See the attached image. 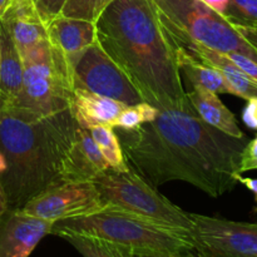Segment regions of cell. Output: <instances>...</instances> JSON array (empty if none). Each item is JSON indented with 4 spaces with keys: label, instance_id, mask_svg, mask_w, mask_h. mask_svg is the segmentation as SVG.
Returning a JSON list of instances; mask_svg holds the SVG:
<instances>
[{
    "label": "cell",
    "instance_id": "cell-1",
    "mask_svg": "<svg viewBox=\"0 0 257 257\" xmlns=\"http://www.w3.org/2000/svg\"><path fill=\"white\" fill-rule=\"evenodd\" d=\"M128 165L153 187L183 181L218 198L236 186L247 140L211 127L190 102L161 109L153 122L135 131L118 130Z\"/></svg>",
    "mask_w": 257,
    "mask_h": 257
},
{
    "label": "cell",
    "instance_id": "cell-25",
    "mask_svg": "<svg viewBox=\"0 0 257 257\" xmlns=\"http://www.w3.org/2000/svg\"><path fill=\"white\" fill-rule=\"evenodd\" d=\"M65 2L67 0H34L40 17L47 24L60 14V10Z\"/></svg>",
    "mask_w": 257,
    "mask_h": 257
},
{
    "label": "cell",
    "instance_id": "cell-5",
    "mask_svg": "<svg viewBox=\"0 0 257 257\" xmlns=\"http://www.w3.org/2000/svg\"><path fill=\"white\" fill-rule=\"evenodd\" d=\"M158 17L175 43L192 40L223 54L237 53L257 62V50L223 15L201 0H155Z\"/></svg>",
    "mask_w": 257,
    "mask_h": 257
},
{
    "label": "cell",
    "instance_id": "cell-15",
    "mask_svg": "<svg viewBox=\"0 0 257 257\" xmlns=\"http://www.w3.org/2000/svg\"><path fill=\"white\" fill-rule=\"evenodd\" d=\"M177 45L185 48L188 53L197 59L207 63L211 67L216 68L218 72L225 78L226 83L231 88L233 95L250 99V98H257V82L251 79L245 74L236 64H233L228 57L223 53L216 52L210 49L200 43L192 42V40H185V42L176 43Z\"/></svg>",
    "mask_w": 257,
    "mask_h": 257
},
{
    "label": "cell",
    "instance_id": "cell-10",
    "mask_svg": "<svg viewBox=\"0 0 257 257\" xmlns=\"http://www.w3.org/2000/svg\"><path fill=\"white\" fill-rule=\"evenodd\" d=\"M193 240L203 257H257V223L190 213Z\"/></svg>",
    "mask_w": 257,
    "mask_h": 257
},
{
    "label": "cell",
    "instance_id": "cell-2",
    "mask_svg": "<svg viewBox=\"0 0 257 257\" xmlns=\"http://www.w3.org/2000/svg\"><path fill=\"white\" fill-rule=\"evenodd\" d=\"M97 40L158 109L188 103L176 44L158 17L155 0H114L95 22Z\"/></svg>",
    "mask_w": 257,
    "mask_h": 257
},
{
    "label": "cell",
    "instance_id": "cell-30",
    "mask_svg": "<svg viewBox=\"0 0 257 257\" xmlns=\"http://www.w3.org/2000/svg\"><path fill=\"white\" fill-rule=\"evenodd\" d=\"M235 27L242 34V37L257 50V28L237 27V25H235Z\"/></svg>",
    "mask_w": 257,
    "mask_h": 257
},
{
    "label": "cell",
    "instance_id": "cell-4",
    "mask_svg": "<svg viewBox=\"0 0 257 257\" xmlns=\"http://www.w3.org/2000/svg\"><path fill=\"white\" fill-rule=\"evenodd\" d=\"M79 233L112 241L133 251L176 253L197 250L191 235L156 225L123 211L105 207L89 216L59 221L50 235Z\"/></svg>",
    "mask_w": 257,
    "mask_h": 257
},
{
    "label": "cell",
    "instance_id": "cell-24",
    "mask_svg": "<svg viewBox=\"0 0 257 257\" xmlns=\"http://www.w3.org/2000/svg\"><path fill=\"white\" fill-rule=\"evenodd\" d=\"M257 170V136L246 143L240 161V175L248 171Z\"/></svg>",
    "mask_w": 257,
    "mask_h": 257
},
{
    "label": "cell",
    "instance_id": "cell-18",
    "mask_svg": "<svg viewBox=\"0 0 257 257\" xmlns=\"http://www.w3.org/2000/svg\"><path fill=\"white\" fill-rule=\"evenodd\" d=\"M176 59H177L181 77L183 75L192 85V88H203L216 94H232L225 78L216 68L195 58L185 48L177 44H176Z\"/></svg>",
    "mask_w": 257,
    "mask_h": 257
},
{
    "label": "cell",
    "instance_id": "cell-12",
    "mask_svg": "<svg viewBox=\"0 0 257 257\" xmlns=\"http://www.w3.org/2000/svg\"><path fill=\"white\" fill-rule=\"evenodd\" d=\"M109 168L89 130L77 128L75 138L62 161L59 181L93 182Z\"/></svg>",
    "mask_w": 257,
    "mask_h": 257
},
{
    "label": "cell",
    "instance_id": "cell-17",
    "mask_svg": "<svg viewBox=\"0 0 257 257\" xmlns=\"http://www.w3.org/2000/svg\"><path fill=\"white\" fill-rule=\"evenodd\" d=\"M22 55L9 29L0 22V103L12 104L17 99L23 83Z\"/></svg>",
    "mask_w": 257,
    "mask_h": 257
},
{
    "label": "cell",
    "instance_id": "cell-27",
    "mask_svg": "<svg viewBox=\"0 0 257 257\" xmlns=\"http://www.w3.org/2000/svg\"><path fill=\"white\" fill-rule=\"evenodd\" d=\"M242 120L250 130L257 131V98H250L242 110Z\"/></svg>",
    "mask_w": 257,
    "mask_h": 257
},
{
    "label": "cell",
    "instance_id": "cell-33",
    "mask_svg": "<svg viewBox=\"0 0 257 257\" xmlns=\"http://www.w3.org/2000/svg\"><path fill=\"white\" fill-rule=\"evenodd\" d=\"M8 210H9V208H8V202H7V198H5L4 191H3V187H2V185H0V216H2L3 213H5V212H7Z\"/></svg>",
    "mask_w": 257,
    "mask_h": 257
},
{
    "label": "cell",
    "instance_id": "cell-22",
    "mask_svg": "<svg viewBox=\"0 0 257 257\" xmlns=\"http://www.w3.org/2000/svg\"><path fill=\"white\" fill-rule=\"evenodd\" d=\"M223 17L237 27L257 28V0H230Z\"/></svg>",
    "mask_w": 257,
    "mask_h": 257
},
{
    "label": "cell",
    "instance_id": "cell-16",
    "mask_svg": "<svg viewBox=\"0 0 257 257\" xmlns=\"http://www.w3.org/2000/svg\"><path fill=\"white\" fill-rule=\"evenodd\" d=\"M187 99L198 117L211 127L236 138L246 137L238 127L235 114L226 107L218 94L203 88H192L186 92Z\"/></svg>",
    "mask_w": 257,
    "mask_h": 257
},
{
    "label": "cell",
    "instance_id": "cell-28",
    "mask_svg": "<svg viewBox=\"0 0 257 257\" xmlns=\"http://www.w3.org/2000/svg\"><path fill=\"white\" fill-rule=\"evenodd\" d=\"M136 107H137L138 112H140L142 123L153 122V120L157 118L158 112H160V109H158V108H156L155 105L150 104V103H147V102L138 103Z\"/></svg>",
    "mask_w": 257,
    "mask_h": 257
},
{
    "label": "cell",
    "instance_id": "cell-13",
    "mask_svg": "<svg viewBox=\"0 0 257 257\" xmlns=\"http://www.w3.org/2000/svg\"><path fill=\"white\" fill-rule=\"evenodd\" d=\"M49 40L67 62L73 74L75 64L97 40L95 23L57 15L48 23Z\"/></svg>",
    "mask_w": 257,
    "mask_h": 257
},
{
    "label": "cell",
    "instance_id": "cell-9",
    "mask_svg": "<svg viewBox=\"0 0 257 257\" xmlns=\"http://www.w3.org/2000/svg\"><path fill=\"white\" fill-rule=\"evenodd\" d=\"M107 207L93 182H59L28 201L20 211L55 223L89 216Z\"/></svg>",
    "mask_w": 257,
    "mask_h": 257
},
{
    "label": "cell",
    "instance_id": "cell-8",
    "mask_svg": "<svg viewBox=\"0 0 257 257\" xmlns=\"http://www.w3.org/2000/svg\"><path fill=\"white\" fill-rule=\"evenodd\" d=\"M73 89L103 95L124 105L145 102L137 87L95 40L75 64L72 74Z\"/></svg>",
    "mask_w": 257,
    "mask_h": 257
},
{
    "label": "cell",
    "instance_id": "cell-31",
    "mask_svg": "<svg viewBox=\"0 0 257 257\" xmlns=\"http://www.w3.org/2000/svg\"><path fill=\"white\" fill-rule=\"evenodd\" d=\"M201 2L205 3L208 8H211L221 15H225L228 4H230V0H201Z\"/></svg>",
    "mask_w": 257,
    "mask_h": 257
},
{
    "label": "cell",
    "instance_id": "cell-34",
    "mask_svg": "<svg viewBox=\"0 0 257 257\" xmlns=\"http://www.w3.org/2000/svg\"><path fill=\"white\" fill-rule=\"evenodd\" d=\"M10 4H12V0H0V19L5 14V12L10 7Z\"/></svg>",
    "mask_w": 257,
    "mask_h": 257
},
{
    "label": "cell",
    "instance_id": "cell-3",
    "mask_svg": "<svg viewBox=\"0 0 257 257\" xmlns=\"http://www.w3.org/2000/svg\"><path fill=\"white\" fill-rule=\"evenodd\" d=\"M77 128L70 108L34 115L0 103V185L9 210H20L59 182L62 161Z\"/></svg>",
    "mask_w": 257,
    "mask_h": 257
},
{
    "label": "cell",
    "instance_id": "cell-19",
    "mask_svg": "<svg viewBox=\"0 0 257 257\" xmlns=\"http://www.w3.org/2000/svg\"><path fill=\"white\" fill-rule=\"evenodd\" d=\"M69 242L83 257H135V251L127 246L79 233L60 236Z\"/></svg>",
    "mask_w": 257,
    "mask_h": 257
},
{
    "label": "cell",
    "instance_id": "cell-20",
    "mask_svg": "<svg viewBox=\"0 0 257 257\" xmlns=\"http://www.w3.org/2000/svg\"><path fill=\"white\" fill-rule=\"evenodd\" d=\"M89 132L103 157L109 165L110 170L118 172H125L130 170L131 166L125 160L122 145L117 133L114 132V128L108 125H95L90 128Z\"/></svg>",
    "mask_w": 257,
    "mask_h": 257
},
{
    "label": "cell",
    "instance_id": "cell-7",
    "mask_svg": "<svg viewBox=\"0 0 257 257\" xmlns=\"http://www.w3.org/2000/svg\"><path fill=\"white\" fill-rule=\"evenodd\" d=\"M23 65L22 89L9 105L34 115L53 114L70 107L72 70L50 40L23 58Z\"/></svg>",
    "mask_w": 257,
    "mask_h": 257
},
{
    "label": "cell",
    "instance_id": "cell-23",
    "mask_svg": "<svg viewBox=\"0 0 257 257\" xmlns=\"http://www.w3.org/2000/svg\"><path fill=\"white\" fill-rule=\"evenodd\" d=\"M143 123L141 119L140 112L136 105H128L122 109L114 123V128L122 131H135L141 127Z\"/></svg>",
    "mask_w": 257,
    "mask_h": 257
},
{
    "label": "cell",
    "instance_id": "cell-14",
    "mask_svg": "<svg viewBox=\"0 0 257 257\" xmlns=\"http://www.w3.org/2000/svg\"><path fill=\"white\" fill-rule=\"evenodd\" d=\"M127 105L103 95L82 89H73L70 112L78 127L90 130L95 125L114 128L122 109Z\"/></svg>",
    "mask_w": 257,
    "mask_h": 257
},
{
    "label": "cell",
    "instance_id": "cell-29",
    "mask_svg": "<svg viewBox=\"0 0 257 257\" xmlns=\"http://www.w3.org/2000/svg\"><path fill=\"white\" fill-rule=\"evenodd\" d=\"M135 257H201L197 250L185 251V252L176 253H161V252H143V251H135Z\"/></svg>",
    "mask_w": 257,
    "mask_h": 257
},
{
    "label": "cell",
    "instance_id": "cell-11",
    "mask_svg": "<svg viewBox=\"0 0 257 257\" xmlns=\"http://www.w3.org/2000/svg\"><path fill=\"white\" fill-rule=\"evenodd\" d=\"M54 223L20 210L0 216V257H29L38 243L52 233Z\"/></svg>",
    "mask_w": 257,
    "mask_h": 257
},
{
    "label": "cell",
    "instance_id": "cell-21",
    "mask_svg": "<svg viewBox=\"0 0 257 257\" xmlns=\"http://www.w3.org/2000/svg\"><path fill=\"white\" fill-rule=\"evenodd\" d=\"M114 0H67L60 15L95 23Z\"/></svg>",
    "mask_w": 257,
    "mask_h": 257
},
{
    "label": "cell",
    "instance_id": "cell-6",
    "mask_svg": "<svg viewBox=\"0 0 257 257\" xmlns=\"http://www.w3.org/2000/svg\"><path fill=\"white\" fill-rule=\"evenodd\" d=\"M94 185L107 207L193 237V221L190 213L161 195L132 167L125 172L108 168L94 181Z\"/></svg>",
    "mask_w": 257,
    "mask_h": 257
},
{
    "label": "cell",
    "instance_id": "cell-35",
    "mask_svg": "<svg viewBox=\"0 0 257 257\" xmlns=\"http://www.w3.org/2000/svg\"><path fill=\"white\" fill-rule=\"evenodd\" d=\"M200 256H201V255H200ZM201 257H203V256H201Z\"/></svg>",
    "mask_w": 257,
    "mask_h": 257
},
{
    "label": "cell",
    "instance_id": "cell-26",
    "mask_svg": "<svg viewBox=\"0 0 257 257\" xmlns=\"http://www.w3.org/2000/svg\"><path fill=\"white\" fill-rule=\"evenodd\" d=\"M226 55H227L228 59H230L233 64L237 65L247 77H250L251 79L257 82V62L252 60L251 58L245 57V55L242 54H237V53H231V54Z\"/></svg>",
    "mask_w": 257,
    "mask_h": 257
},
{
    "label": "cell",
    "instance_id": "cell-32",
    "mask_svg": "<svg viewBox=\"0 0 257 257\" xmlns=\"http://www.w3.org/2000/svg\"><path fill=\"white\" fill-rule=\"evenodd\" d=\"M236 181H237L238 183H241V185L245 186L248 191H251V192L255 195L256 203H257V178L242 177V175H240V173H238V175L236 176ZM256 211H257V208H256Z\"/></svg>",
    "mask_w": 257,
    "mask_h": 257
}]
</instances>
